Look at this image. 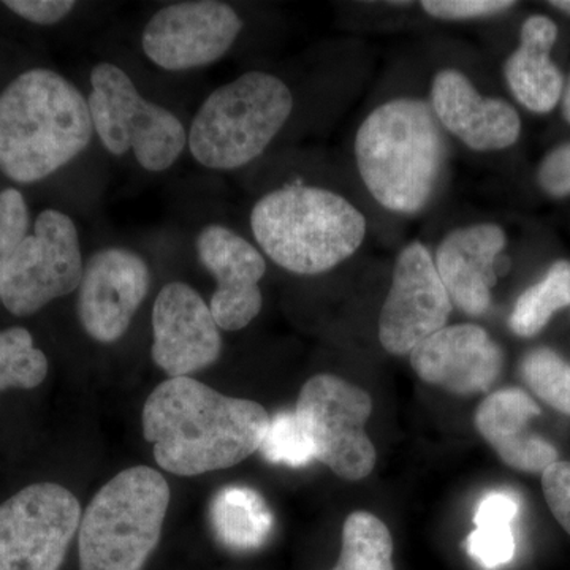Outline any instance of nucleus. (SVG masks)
I'll return each instance as SVG.
<instances>
[{
  "instance_id": "obj_1",
  "label": "nucleus",
  "mask_w": 570,
  "mask_h": 570,
  "mask_svg": "<svg viewBox=\"0 0 570 570\" xmlns=\"http://www.w3.org/2000/svg\"><path fill=\"white\" fill-rule=\"evenodd\" d=\"M269 420L255 401L225 396L197 379L170 377L146 400L142 434L164 471L194 478L257 452Z\"/></svg>"
},
{
  "instance_id": "obj_2",
  "label": "nucleus",
  "mask_w": 570,
  "mask_h": 570,
  "mask_svg": "<svg viewBox=\"0 0 570 570\" xmlns=\"http://www.w3.org/2000/svg\"><path fill=\"white\" fill-rule=\"evenodd\" d=\"M91 112L80 89L58 71L31 69L0 92V174L43 181L89 148Z\"/></svg>"
},
{
  "instance_id": "obj_3",
  "label": "nucleus",
  "mask_w": 570,
  "mask_h": 570,
  "mask_svg": "<svg viewBox=\"0 0 570 570\" xmlns=\"http://www.w3.org/2000/svg\"><path fill=\"white\" fill-rule=\"evenodd\" d=\"M355 159L366 189L397 214H419L436 195L448 142L431 105L414 97L382 104L360 126Z\"/></svg>"
},
{
  "instance_id": "obj_4",
  "label": "nucleus",
  "mask_w": 570,
  "mask_h": 570,
  "mask_svg": "<svg viewBox=\"0 0 570 570\" xmlns=\"http://www.w3.org/2000/svg\"><path fill=\"white\" fill-rule=\"evenodd\" d=\"M258 247L294 275L316 276L352 257L363 245L366 219L343 195L324 187H281L250 212Z\"/></svg>"
},
{
  "instance_id": "obj_5",
  "label": "nucleus",
  "mask_w": 570,
  "mask_h": 570,
  "mask_svg": "<svg viewBox=\"0 0 570 570\" xmlns=\"http://www.w3.org/2000/svg\"><path fill=\"white\" fill-rule=\"evenodd\" d=\"M294 110V96L281 78L246 71L209 94L195 112L187 145L209 170L232 171L261 157Z\"/></svg>"
},
{
  "instance_id": "obj_6",
  "label": "nucleus",
  "mask_w": 570,
  "mask_h": 570,
  "mask_svg": "<svg viewBox=\"0 0 570 570\" xmlns=\"http://www.w3.org/2000/svg\"><path fill=\"white\" fill-rule=\"evenodd\" d=\"M168 504L170 487L156 469L119 472L81 515L80 570H142L163 535Z\"/></svg>"
},
{
  "instance_id": "obj_7",
  "label": "nucleus",
  "mask_w": 570,
  "mask_h": 570,
  "mask_svg": "<svg viewBox=\"0 0 570 570\" xmlns=\"http://www.w3.org/2000/svg\"><path fill=\"white\" fill-rule=\"evenodd\" d=\"M88 105L94 134L112 156L132 153L145 170L160 174L174 167L186 149L187 130L178 116L145 99L116 63L94 66Z\"/></svg>"
},
{
  "instance_id": "obj_8",
  "label": "nucleus",
  "mask_w": 570,
  "mask_h": 570,
  "mask_svg": "<svg viewBox=\"0 0 570 570\" xmlns=\"http://www.w3.org/2000/svg\"><path fill=\"white\" fill-rule=\"evenodd\" d=\"M295 412L316 459L337 478L356 482L373 472L377 453L365 431L373 400L365 390L333 374H317L303 385Z\"/></svg>"
},
{
  "instance_id": "obj_9",
  "label": "nucleus",
  "mask_w": 570,
  "mask_h": 570,
  "mask_svg": "<svg viewBox=\"0 0 570 570\" xmlns=\"http://www.w3.org/2000/svg\"><path fill=\"white\" fill-rule=\"evenodd\" d=\"M85 261L77 225L66 213L45 209L3 276L0 303L28 317L80 287Z\"/></svg>"
},
{
  "instance_id": "obj_10",
  "label": "nucleus",
  "mask_w": 570,
  "mask_h": 570,
  "mask_svg": "<svg viewBox=\"0 0 570 570\" xmlns=\"http://www.w3.org/2000/svg\"><path fill=\"white\" fill-rule=\"evenodd\" d=\"M80 523V501L62 485L18 491L0 504V570H61Z\"/></svg>"
},
{
  "instance_id": "obj_11",
  "label": "nucleus",
  "mask_w": 570,
  "mask_h": 570,
  "mask_svg": "<svg viewBox=\"0 0 570 570\" xmlns=\"http://www.w3.org/2000/svg\"><path fill=\"white\" fill-rule=\"evenodd\" d=\"M242 31L243 20L228 3L186 0L153 14L142 29L141 48L159 69H202L220 61Z\"/></svg>"
},
{
  "instance_id": "obj_12",
  "label": "nucleus",
  "mask_w": 570,
  "mask_h": 570,
  "mask_svg": "<svg viewBox=\"0 0 570 570\" xmlns=\"http://www.w3.org/2000/svg\"><path fill=\"white\" fill-rule=\"evenodd\" d=\"M453 303L434 258L422 243L397 255L392 285L379 316V341L392 355H407L448 326Z\"/></svg>"
},
{
  "instance_id": "obj_13",
  "label": "nucleus",
  "mask_w": 570,
  "mask_h": 570,
  "mask_svg": "<svg viewBox=\"0 0 570 570\" xmlns=\"http://www.w3.org/2000/svg\"><path fill=\"white\" fill-rule=\"evenodd\" d=\"M151 269L132 249L108 246L85 262L78 287V318L102 344L121 340L151 287Z\"/></svg>"
},
{
  "instance_id": "obj_14",
  "label": "nucleus",
  "mask_w": 570,
  "mask_h": 570,
  "mask_svg": "<svg viewBox=\"0 0 570 570\" xmlns=\"http://www.w3.org/2000/svg\"><path fill=\"white\" fill-rule=\"evenodd\" d=\"M223 352V336L208 303L186 283H170L153 307L154 363L170 377L214 365Z\"/></svg>"
},
{
  "instance_id": "obj_15",
  "label": "nucleus",
  "mask_w": 570,
  "mask_h": 570,
  "mask_svg": "<svg viewBox=\"0 0 570 570\" xmlns=\"http://www.w3.org/2000/svg\"><path fill=\"white\" fill-rule=\"evenodd\" d=\"M195 253L216 279L209 302L214 321L227 332L246 328L264 306L261 281L266 273L264 254L232 228L209 224L195 239Z\"/></svg>"
},
{
  "instance_id": "obj_16",
  "label": "nucleus",
  "mask_w": 570,
  "mask_h": 570,
  "mask_svg": "<svg viewBox=\"0 0 570 570\" xmlns=\"http://www.w3.org/2000/svg\"><path fill=\"white\" fill-rule=\"evenodd\" d=\"M411 366L426 384L455 395L487 392L501 374V347L479 325L444 326L411 352Z\"/></svg>"
},
{
  "instance_id": "obj_17",
  "label": "nucleus",
  "mask_w": 570,
  "mask_h": 570,
  "mask_svg": "<svg viewBox=\"0 0 570 570\" xmlns=\"http://www.w3.org/2000/svg\"><path fill=\"white\" fill-rule=\"evenodd\" d=\"M430 105L441 127L472 151H501L519 140L521 121L515 108L482 96L460 70L439 71L431 85Z\"/></svg>"
},
{
  "instance_id": "obj_18",
  "label": "nucleus",
  "mask_w": 570,
  "mask_h": 570,
  "mask_svg": "<svg viewBox=\"0 0 570 570\" xmlns=\"http://www.w3.org/2000/svg\"><path fill=\"white\" fill-rule=\"evenodd\" d=\"M505 234L497 224H474L450 232L436 250L434 265L452 299L468 316H483L497 283V261L505 247Z\"/></svg>"
},
{
  "instance_id": "obj_19",
  "label": "nucleus",
  "mask_w": 570,
  "mask_h": 570,
  "mask_svg": "<svg viewBox=\"0 0 570 570\" xmlns=\"http://www.w3.org/2000/svg\"><path fill=\"white\" fill-rule=\"evenodd\" d=\"M538 415L540 407L523 390H498L480 403L475 428L508 466L543 472L557 463L558 452L549 441L528 430L530 420Z\"/></svg>"
},
{
  "instance_id": "obj_20",
  "label": "nucleus",
  "mask_w": 570,
  "mask_h": 570,
  "mask_svg": "<svg viewBox=\"0 0 570 570\" xmlns=\"http://www.w3.org/2000/svg\"><path fill=\"white\" fill-rule=\"evenodd\" d=\"M557 39L558 28L550 18L530 17L521 28L520 47L504 63L509 89L528 110L549 112L560 102L564 81L550 58Z\"/></svg>"
},
{
  "instance_id": "obj_21",
  "label": "nucleus",
  "mask_w": 570,
  "mask_h": 570,
  "mask_svg": "<svg viewBox=\"0 0 570 570\" xmlns=\"http://www.w3.org/2000/svg\"><path fill=\"white\" fill-rule=\"evenodd\" d=\"M209 513L217 540L234 551L261 549L275 528L264 497L247 487L232 485L217 491Z\"/></svg>"
},
{
  "instance_id": "obj_22",
  "label": "nucleus",
  "mask_w": 570,
  "mask_h": 570,
  "mask_svg": "<svg viewBox=\"0 0 570 570\" xmlns=\"http://www.w3.org/2000/svg\"><path fill=\"white\" fill-rule=\"evenodd\" d=\"M520 512L519 498L509 491H491L475 510V530L468 538V553L479 566L497 570L515 557L512 521Z\"/></svg>"
},
{
  "instance_id": "obj_23",
  "label": "nucleus",
  "mask_w": 570,
  "mask_h": 570,
  "mask_svg": "<svg viewBox=\"0 0 570 570\" xmlns=\"http://www.w3.org/2000/svg\"><path fill=\"white\" fill-rule=\"evenodd\" d=\"M332 570H395L387 524L363 510L351 513L343 527L340 560Z\"/></svg>"
},
{
  "instance_id": "obj_24",
  "label": "nucleus",
  "mask_w": 570,
  "mask_h": 570,
  "mask_svg": "<svg viewBox=\"0 0 570 570\" xmlns=\"http://www.w3.org/2000/svg\"><path fill=\"white\" fill-rule=\"evenodd\" d=\"M570 306V264L557 262L540 283L517 299L509 325L515 335L531 337L546 328L551 316Z\"/></svg>"
},
{
  "instance_id": "obj_25",
  "label": "nucleus",
  "mask_w": 570,
  "mask_h": 570,
  "mask_svg": "<svg viewBox=\"0 0 570 570\" xmlns=\"http://www.w3.org/2000/svg\"><path fill=\"white\" fill-rule=\"evenodd\" d=\"M48 376V358L22 326L0 330V393L32 390Z\"/></svg>"
},
{
  "instance_id": "obj_26",
  "label": "nucleus",
  "mask_w": 570,
  "mask_h": 570,
  "mask_svg": "<svg viewBox=\"0 0 570 570\" xmlns=\"http://www.w3.org/2000/svg\"><path fill=\"white\" fill-rule=\"evenodd\" d=\"M521 376L540 400L570 415V363L557 352L540 347L524 355Z\"/></svg>"
},
{
  "instance_id": "obj_27",
  "label": "nucleus",
  "mask_w": 570,
  "mask_h": 570,
  "mask_svg": "<svg viewBox=\"0 0 570 570\" xmlns=\"http://www.w3.org/2000/svg\"><path fill=\"white\" fill-rule=\"evenodd\" d=\"M258 450L268 463L288 468L307 466L316 460L313 442L295 411L279 412L275 419L269 420L264 442Z\"/></svg>"
},
{
  "instance_id": "obj_28",
  "label": "nucleus",
  "mask_w": 570,
  "mask_h": 570,
  "mask_svg": "<svg viewBox=\"0 0 570 570\" xmlns=\"http://www.w3.org/2000/svg\"><path fill=\"white\" fill-rule=\"evenodd\" d=\"M29 230V209L24 195L13 187L0 193V287L7 266Z\"/></svg>"
},
{
  "instance_id": "obj_29",
  "label": "nucleus",
  "mask_w": 570,
  "mask_h": 570,
  "mask_svg": "<svg viewBox=\"0 0 570 570\" xmlns=\"http://www.w3.org/2000/svg\"><path fill=\"white\" fill-rule=\"evenodd\" d=\"M420 7L431 18L442 21H468L494 17L515 7L509 0H423Z\"/></svg>"
},
{
  "instance_id": "obj_30",
  "label": "nucleus",
  "mask_w": 570,
  "mask_h": 570,
  "mask_svg": "<svg viewBox=\"0 0 570 570\" xmlns=\"http://www.w3.org/2000/svg\"><path fill=\"white\" fill-rule=\"evenodd\" d=\"M543 497L558 523L570 534V463L557 461L542 472Z\"/></svg>"
},
{
  "instance_id": "obj_31",
  "label": "nucleus",
  "mask_w": 570,
  "mask_h": 570,
  "mask_svg": "<svg viewBox=\"0 0 570 570\" xmlns=\"http://www.w3.org/2000/svg\"><path fill=\"white\" fill-rule=\"evenodd\" d=\"M3 6L32 24L52 26L66 20L77 3L73 0H7Z\"/></svg>"
},
{
  "instance_id": "obj_32",
  "label": "nucleus",
  "mask_w": 570,
  "mask_h": 570,
  "mask_svg": "<svg viewBox=\"0 0 570 570\" xmlns=\"http://www.w3.org/2000/svg\"><path fill=\"white\" fill-rule=\"evenodd\" d=\"M539 184L553 197L570 194V142L553 149L539 168Z\"/></svg>"
},
{
  "instance_id": "obj_33",
  "label": "nucleus",
  "mask_w": 570,
  "mask_h": 570,
  "mask_svg": "<svg viewBox=\"0 0 570 570\" xmlns=\"http://www.w3.org/2000/svg\"><path fill=\"white\" fill-rule=\"evenodd\" d=\"M562 115L570 122V77L568 85H566L564 96H562Z\"/></svg>"
},
{
  "instance_id": "obj_34",
  "label": "nucleus",
  "mask_w": 570,
  "mask_h": 570,
  "mask_svg": "<svg viewBox=\"0 0 570 570\" xmlns=\"http://www.w3.org/2000/svg\"><path fill=\"white\" fill-rule=\"evenodd\" d=\"M550 6L557 7L566 13H570V0H560V2H550Z\"/></svg>"
}]
</instances>
